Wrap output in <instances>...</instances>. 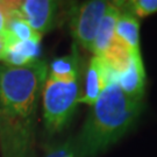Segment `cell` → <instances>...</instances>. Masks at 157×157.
<instances>
[{
	"label": "cell",
	"instance_id": "6da1fadb",
	"mask_svg": "<svg viewBox=\"0 0 157 157\" xmlns=\"http://www.w3.org/2000/svg\"><path fill=\"white\" fill-rule=\"evenodd\" d=\"M48 64L39 59L27 67L0 64L1 157H36V121Z\"/></svg>",
	"mask_w": 157,
	"mask_h": 157
},
{
	"label": "cell",
	"instance_id": "7a4b0ae2",
	"mask_svg": "<svg viewBox=\"0 0 157 157\" xmlns=\"http://www.w3.org/2000/svg\"><path fill=\"white\" fill-rule=\"evenodd\" d=\"M143 102L129 98L117 83H109L91 106L87 118L72 137L78 157H97L134 127Z\"/></svg>",
	"mask_w": 157,
	"mask_h": 157
},
{
	"label": "cell",
	"instance_id": "3957f363",
	"mask_svg": "<svg viewBox=\"0 0 157 157\" xmlns=\"http://www.w3.org/2000/svg\"><path fill=\"white\" fill-rule=\"evenodd\" d=\"M80 94V79L65 83L47 77L42 90V111L48 134H58L69 124L77 109Z\"/></svg>",
	"mask_w": 157,
	"mask_h": 157
},
{
	"label": "cell",
	"instance_id": "277c9868",
	"mask_svg": "<svg viewBox=\"0 0 157 157\" xmlns=\"http://www.w3.org/2000/svg\"><path fill=\"white\" fill-rule=\"evenodd\" d=\"M109 4L104 0H90L70 6L69 28L76 44L89 51L93 50L98 29Z\"/></svg>",
	"mask_w": 157,
	"mask_h": 157
},
{
	"label": "cell",
	"instance_id": "5b68a950",
	"mask_svg": "<svg viewBox=\"0 0 157 157\" xmlns=\"http://www.w3.org/2000/svg\"><path fill=\"white\" fill-rule=\"evenodd\" d=\"M59 2L51 0L19 1L20 15L29 26L42 36L55 27L58 17Z\"/></svg>",
	"mask_w": 157,
	"mask_h": 157
},
{
	"label": "cell",
	"instance_id": "8992f818",
	"mask_svg": "<svg viewBox=\"0 0 157 157\" xmlns=\"http://www.w3.org/2000/svg\"><path fill=\"white\" fill-rule=\"evenodd\" d=\"M84 80V90L82 91L79 104L92 106L107 85L115 83V77L104 58L93 56L87 65Z\"/></svg>",
	"mask_w": 157,
	"mask_h": 157
},
{
	"label": "cell",
	"instance_id": "52a82bcc",
	"mask_svg": "<svg viewBox=\"0 0 157 157\" xmlns=\"http://www.w3.org/2000/svg\"><path fill=\"white\" fill-rule=\"evenodd\" d=\"M115 83L129 98L143 100L146 91V71L141 52H132L127 64L115 73Z\"/></svg>",
	"mask_w": 157,
	"mask_h": 157
},
{
	"label": "cell",
	"instance_id": "ba28073f",
	"mask_svg": "<svg viewBox=\"0 0 157 157\" xmlns=\"http://www.w3.org/2000/svg\"><path fill=\"white\" fill-rule=\"evenodd\" d=\"M7 36L8 45L1 61L2 64L13 67H22L39 61L41 54V39L17 41L8 33Z\"/></svg>",
	"mask_w": 157,
	"mask_h": 157
},
{
	"label": "cell",
	"instance_id": "9c48e42d",
	"mask_svg": "<svg viewBox=\"0 0 157 157\" xmlns=\"http://www.w3.org/2000/svg\"><path fill=\"white\" fill-rule=\"evenodd\" d=\"M120 10L114 2H111L107 7L106 12L102 17V20L100 22L98 33L95 36L94 44H93V50L92 52L97 57H105L111 47L114 43V37H115V26L118 21Z\"/></svg>",
	"mask_w": 157,
	"mask_h": 157
},
{
	"label": "cell",
	"instance_id": "30bf717a",
	"mask_svg": "<svg viewBox=\"0 0 157 157\" xmlns=\"http://www.w3.org/2000/svg\"><path fill=\"white\" fill-rule=\"evenodd\" d=\"M48 77L65 83L80 79V56L76 43H73L70 54L57 57L50 63Z\"/></svg>",
	"mask_w": 157,
	"mask_h": 157
},
{
	"label": "cell",
	"instance_id": "8fae6325",
	"mask_svg": "<svg viewBox=\"0 0 157 157\" xmlns=\"http://www.w3.org/2000/svg\"><path fill=\"white\" fill-rule=\"evenodd\" d=\"M120 10V8H119ZM114 40L132 52H140V22L128 12L120 10Z\"/></svg>",
	"mask_w": 157,
	"mask_h": 157
},
{
	"label": "cell",
	"instance_id": "7c38bea8",
	"mask_svg": "<svg viewBox=\"0 0 157 157\" xmlns=\"http://www.w3.org/2000/svg\"><path fill=\"white\" fill-rule=\"evenodd\" d=\"M121 11L128 12L135 17H146L157 13V0H132L114 2Z\"/></svg>",
	"mask_w": 157,
	"mask_h": 157
},
{
	"label": "cell",
	"instance_id": "4fadbf2b",
	"mask_svg": "<svg viewBox=\"0 0 157 157\" xmlns=\"http://www.w3.org/2000/svg\"><path fill=\"white\" fill-rule=\"evenodd\" d=\"M44 157H78L72 137L47 147Z\"/></svg>",
	"mask_w": 157,
	"mask_h": 157
},
{
	"label": "cell",
	"instance_id": "5bb4252c",
	"mask_svg": "<svg viewBox=\"0 0 157 157\" xmlns=\"http://www.w3.org/2000/svg\"><path fill=\"white\" fill-rule=\"evenodd\" d=\"M7 45H8V36H7V33L5 30L2 34H0V62L2 61V57L5 55Z\"/></svg>",
	"mask_w": 157,
	"mask_h": 157
},
{
	"label": "cell",
	"instance_id": "9a60e30c",
	"mask_svg": "<svg viewBox=\"0 0 157 157\" xmlns=\"http://www.w3.org/2000/svg\"><path fill=\"white\" fill-rule=\"evenodd\" d=\"M6 11L4 7V1H0V34L6 30Z\"/></svg>",
	"mask_w": 157,
	"mask_h": 157
}]
</instances>
